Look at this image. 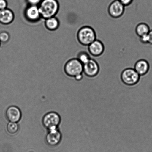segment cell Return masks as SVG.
I'll return each instance as SVG.
<instances>
[{"instance_id": "cell-15", "label": "cell", "mask_w": 152, "mask_h": 152, "mask_svg": "<svg viewBox=\"0 0 152 152\" xmlns=\"http://www.w3.org/2000/svg\"><path fill=\"white\" fill-rule=\"evenodd\" d=\"M45 24L46 27L50 31L56 30L59 25V21L54 16L46 19Z\"/></svg>"}, {"instance_id": "cell-25", "label": "cell", "mask_w": 152, "mask_h": 152, "mask_svg": "<svg viewBox=\"0 0 152 152\" xmlns=\"http://www.w3.org/2000/svg\"><path fill=\"white\" fill-rule=\"evenodd\" d=\"M1 42H0V46H1Z\"/></svg>"}, {"instance_id": "cell-1", "label": "cell", "mask_w": 152, "mask_h": 152, "mask_svg": "<svg viewBox=\"0 0 152 152\" xmlns=\"http://www.w3.org/2000/svg\"><path fill=\"white\" fill-rule=\"evenodd\" d=\"M38 6L41 17L45 19L54 17L59 8L57 0H42Z\"/></svg>"}, {"instance_id": "cell-11", "label": "cell", "mask_w": 152, "mask_h": 152, "mask_svg": "<svg viewBox=\"0 0 152 152\" xmlns=\"http://www.w3.org/2000/svg\"><path fill=\"white\" fill-rule=\"evenodd\" d=\"M150 68L149 63L147 60L141 59L137 61L133 68L140 76H143L148 73Z\"/></svg>"}, {"instance_id": "cell-23", "label": "cell", "mask_w": 152, "mask_h": 152, "mask_svg": "<svg viewBox=\"0 0 152 152\" xmlns=\"http://www.w3.org/2000/svg\"><path fill=\"white\" fill-rule=\"evenodd\" d=\"M149 36V44L152 45V29L150 30L148 34Z\"/></svg>"}, {"instance_id": "cell-10", "label": "cell", "mask_w": 152, "mask_h": 152, "mask_svg": "<svg viewBox=\"0 0 152 152\" xmlns=\"http://www.w3.org/2000/svg\"><path fill=\"white\" fill-rule=\"evenodd\" d=\"M105 47L102 42L96 39L88 46L89 54L94 57H99L104 53Z\"/></svg>"}, {"instance_id": "cell-7", "label": "cell", "mask_w": 152, "mask_h": 152, "mask_svg": "<svg viewBox=\"0 0 152 152\" xmlns=\"http://www.w3.org/2000/svg\"><path fill=\"white\" fill-rule=\"evenodd\" d=\"M45 138L46 143L49 146L54 147L58 145L61 141L62 135L58 128L48 130Z\"/></svg>"}, {"instance_id": "cell-22", "label": "cell", "mask_w": 152, "mask_h": 152, "mask_svg": "<svg viewBox=\"0 0 152 152\" xmlns=\"http://www.w3.org/2000/svg\"><path fill=\"white\" fill-rule=\"evenodd\" d=\"M118 1L125 7L130 5L133 1V0H118Z\"/></svg>"}, {"instance_id": "cell-5", "label": "cell", "mask_w": 152, "mask_h": 152, "mask_svg": "<svg viewBox=\"0 0 152 152\" xmlns=\"http://www.w3.org/2000/svg\"><path fill=\"white\" fill-rule=\"evenodd\" d=\"M61 120L60 116L55 112H50L43 117L42 123L45 128L49 130L58 128Z\"/></svg>"}, {"instance_id": "cell-14", "label": "cell", "mask_w": 152, "mask_h": 152, "mask_svg": "<svg viewBox=\"0 0 152 152\" xmlns=\"http://www.w3.org/2000/svg\"><path fill=\"white\" fill-rule=\"evenodd\" d=\"M150 28L148 25L145 23H140L138 24L135 28V33L138 37H141L145 34H148L150 31Z\"/></svg>"}, {"instance_id": "cell-9", "label": "cell", "mask_w": 152, "mask_h": 152, "mask_svg": "<svg viewBox=\"0 0 152 152\" xmlns=\"http://www.w3.org/2000/svg\"><path fill=\"white\" fill-rule=\"evenodd\" d=\"M5 114L7 120L12 123H18L22 116L20 109L15 106H11L7 108Z\"/></svg>"}, {"instance_id": "cell-12", "label": "cell", "mask_w": 152, "mask_h": 152, "mask_svg": "<svg viewBox=\"0 0 152 152\" xmlns=\"http://www.w3.org/2000/svg\"><path fill=\"white\" fill-rule=\"evenodd\" d=\"M27 18L31 21H38L41 17L38 5H30L25 11Z\"/></svg>"}, {"instance_id": "cell-26", "label": "cell", "mask_w": 152, "mask_h": 152, "mask_svg": "<svg viewBox=\"0 0 152 152\" xmlns=\"http://www.w3.org/2000/svg\"><path fill=\"white\" fill-rule=\"evenodd\" d=\"M135 110H136V109H135ZM136 112H137V111H136ZM139 120H140V119H139Z\"/></svg>"}, {"instance_id": "cell-16", "label": "cell", "mask_w": 152, "mask_h": 152, "mask_svg": "<svg viewBox=\"0 0 152 152\" xmlns=\"http://www.w3.org/2000/svg\"><path fill=\"white\" fill-rule=\"evenodd\" d=\"M7 131L10 134L14 135L17 133L19 129V126L17 123L10 122L7 127Z\"/></svg>"}, {"instance_id": "cell-17", "label": "cell", "mask_w": 152, "mask_h": 152, "mask_svg": "<svg viewBox=\"0 0 152 152\" xmlns=\"http://www.w3.org/2000/svg\"><path fill=\"white\" fill-rule=\"evenodd\" d=\"M91 59L90 56L87 52L82 51L79 54L77 59L83 65Z\"/></svg>"}, {"instance_id": "cell-18", "label": "cell", "mask_w": 152, "mask_h": 152, "mask_svg": "<svg viewBox=\"0 0 152 152\" xmlns=\"http://www.w3.org/2000/svg\"><path fill=\"white\" fill-rule=\"evenodd\" d=\"M10 35L8 32L2 31L0 32V42L1 43H7L10 40Z\"/></svg>"}, {"instance_id": "cell-21", "label": "cell", "mask_w": 152, "mask_h": 152, "mask_svg": "<svg viewBox=\"0 0 152 152\" xmlns=\"http://www.w3.org/2000/svg\"><path fill=\"white\" fill-rule=\"evenodd\" d=\"M42 0H27L30 5H38Z\"/></svg>"}, {"instance_id": "cell-4", "label": "cell", "mask_w": 152, "mask_h": 152, "mask_svg": "<svg viewBox=\"0 0 152 152\" xmlns=\"http://www.w3.org/2000/svg\"><path fill=\"white\" fill-rule=\"evenodd\" d=\"M66 74L69 76L75 77L83 74V65L77 59H73L68 61L64 68Z\"/></svg>"}, {"instance_id": "cell-19", "label": "cell", "mask_w": 152, "mask_h": 152, "mask_svg": "<svg viewBox=\"0 0 152 152\" xmlns=\"http://www.w3.org/2000/svg\"><path fill=\"white\" fill-rule=\"evenodd\" d=\"M140 42L143 44H149V36L148 34L141 36L139 37Z\"/></svg>"}, {"instance_id": "cell-6", "label": "cell", "mask_w": 152, "mask_h": 152, "mask_svg": "<svg viewBox=\"0 0 152 152\" xmlns=\"http://www.w3.org/2000/svg\"><path fill=\"white\" fill-rule=\"evenodd\" d=\"M99 72V65L95 59L91 58L83 65V74L86 77L90 78L96 77Z\"/></svg>"}, {"instance_id": "cell-20", "label": "cell", "mask_w": 152, "mask_h": 152, "mask_svg": "<svg viewBox=\"0 0 152 152\" xmlns=\"http://www.w3.org/2000/svg\"><path fill=\"white\" fill-rule=\"evenodd\" d=\"M7 1L6 0H0V10L7 8Z\"/></svg>"}, {"instance_id": "cell-8", "label": "cell", "mask_w": 152, "mask_h": 152, "mask_svg": "<svg viewBox=\"0 0 152 152\" xmlns=\"http://www.w3.org/2000/svg\"><path fill=\"white\" fill-rule=\"evenodd\" d=\"M125 7L118 0H115L109 6V14L112 18H118L121 17L124 13Z\"/></svg>"}, {"instance_id": "cell-2", "label": "cell", "mask_w": 152, "mask_h": 152, "mask_svg": "<svg viewBox=\"0 0 152 152\" xmlns=\"http://www.w3.org/2000/svg\"><path fill=\"white\" fill-rule=\"evenodd\" d=\"M77 38L82 45L88 46L96 39V32L91 27H82L77 32Z\"/></svg>"}, {"instance_id": "cell-3", "label": "cell", "mask_w": 152, "mask_h": 152, "mask_svg": "<svg viewBox=\"0 0 152 152\" xmlns=\"http://www.w3.org/2000/svg\"><path fill=\"white\" fill-rule=\"evenodd\" d=\"M139 75L134 68H125L121 74V79L123 83L126 85H135L139 82L140 78Z\"/></svg>"}, {"instance_id": "cell-24", "label": "cell", "mask_w": 152, "mask_h": 152, "mask_svg": "<svg viewBox=\"0 0 152 152\" xmlns=\"http://www.w3.org/2000/svg\"><path fill=\"white\" fill-rule=\"evenodd\" d=\"M110 120H111V119H110ZM111 126H112V125H111ZM112 130H113V129H112ZM113 136H114V134H113Z\"/></svg>"}, {"instance_id": "cell-13", "label": "cell", "mask_w": 152, "mask_h": 152, "mask_svg": "<svg viewBox=\"0 0 152 152\" xmlns=\"http://www.w3.org/2000/svg\"><path fill=\"white\" fill-rule=\"evenodd\" d=\"M14 15L10 9L6 8L0 10V23L8 25L14 20Z\"/></svg>"}]
</instances>
